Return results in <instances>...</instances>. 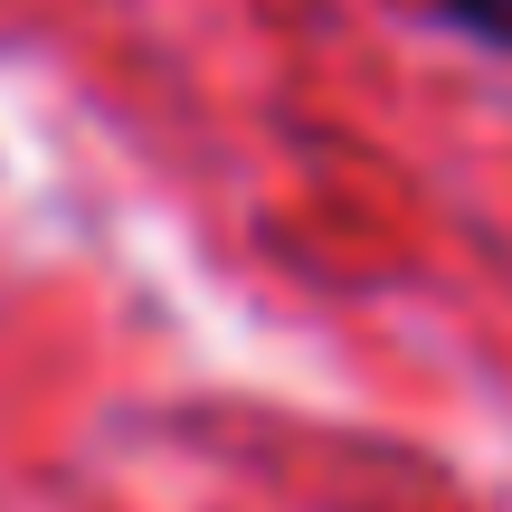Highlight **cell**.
Returning a JSON list of instances; mask_svg holds the SVG:
<instances>
[{
	"instance_id": "cell-1",
	"label": "cell",
	"mask_w": 512,
	"mask_h": 512,
	"mask_svg": "<svg viewBox=\"0 0 512 512\" xmlns=\"http://www.w3.org/2000/svg\"><path fill=\"white\" fill-rule=\"evenodd\" d=\"M408 10H427L437 29H456V38H475V48L512 57V0H408Z\"/></svg>"
}]
</instances>
